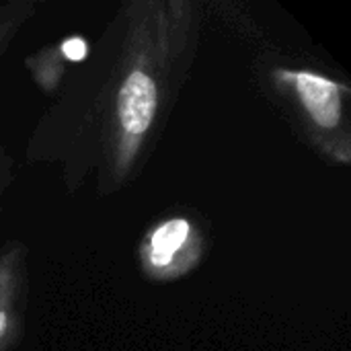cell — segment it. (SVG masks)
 <instances>
[{
	"label": "cell",
	"instance_id": "1",
	"mask_svg": "<svg viewBox=\"0 0 351 351\" xmlns=\"http://www.w3.org/2000/svg\"><path fill=\"white\" fill-rule=\"evenodd\" d=\"M115 64L95 99L90 128L101 175L111 189L125 183L152 140L187 74L195 19L187 2H136L128 6Z\"/></svg>",
	"mask_w": 351,
	"mask_h": 351
},
{
	"label": "cell",
	"instance_id": "2",
	"mask_svg": "<svg viewBox=\"0 0 351 351\" xmlns=\"http://www.w3.org/2000/svg\"><path fill=\"white\" fill-rule=\"evenodd\" d=\"M269 86L286 103L308 142L329 160L348 165L351 158L350 86L308 68L271 66Z\"/></svg>",
	"mask_w": 351,
	"mask_h": 351
},
{
	"label": "cell",
	"instance_id": "3",
	"mask_svg": "<svg viewBox=\"0 0 351 351\" xmlns=\"http://www.w3.org/2000/svg\"><path fill=\"white\" fill-rule=\"evenodd\" d=\"M204 257V232L187 216H169L142 239L138 259L152 282H173L191 271Z\"/></svg>",
	"mask_w": 351,
	"mask_h": 351
},
{
	"label": "cell",
	"instance_id": "4",
	"mask_svg": "<svg viewBox=\"0 0 351 351\" xmlns=\"http://www.w3.org/2000/svg\"><path fill=\"white\" fill-rule=\"evenodd\" d=\"M25 247L0 251V351L14 348L25 321Z\"/></svg>",
	"mask_w": 351,
	"mask_h": 351
},
{
	"label": "cell",
	"instance_id": "5",
	"mask_svg": "<svg viewBox=\"0 0 351 351\" xmlns=\"http://www.w3.org/2000/svg\"><path fill=\"white\" fill-rule=\"evenodd\" d=\"M88 53H90L88 41L80 35H74L60 41L58 45L43 47L37 53H33L27 60V68L33 74L37 86L43 88L45 93H51L60 84L66 68L70 64L82 62Z\"/></svg>",
	"mask_w": 351,
	"mask_h": 351
},
{
	"label": "cell",
	"instance_id": "6",
	"mask_svg": "<svg viewBox=\"0 0 351 351\" xmlns=\"http://www.w3.org/2000/svg\"><path fill=\"white\" fill-rule=\"evenodd\" d=\"M31 2H8L0 4V58L6 53V47L10 45L16 31L25 25V21L33 12Z\"/></svg>",
	"mask_w": 351,
	"mask_h": 351
},
{
	"label": "cell",
	"instance_id": "7",
	"mask_svg": "<svg viewBox=\"0 0 351 351\" xmlns=\"http://www.w3.org/2000/svg\"><path fill=\"white\" fill-rule=\"evenodd\" d=\"M8 183H10V160H8L6 152L0 148V197L6 191Z\"/></svg>",
	"mask_w": 351,
	"mask_h": 351
}]
</instances>
